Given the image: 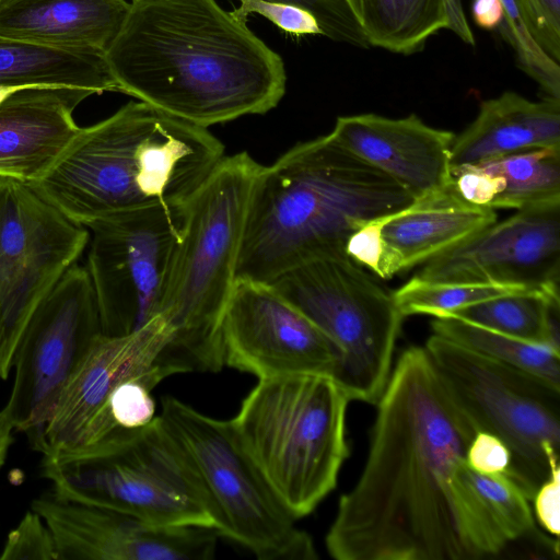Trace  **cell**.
I'll return each instance as SVG.
<instances>
[{
	"label": "cell",
	"instance_id": "obj_20",
	"mask_svg": "<svg viewBox=\"0 0 560 560\" xmlns=\"http://www.w3.org/2000/svg\"><path fill=\"white\" fill-rule=\"evenodd\" d=\"M497 221L494 209L464 200L450 183L381 219L390 277L460 243Z\"/></svg>",
	"mask_w": 560,
	"mask_h": 560
},
{
	"label": "cell",
	"instance_id": "obj_15",
	"mask_svg": "<svg viewBox=\"0 0 560 560\" xmlns=\"http://www.w3.org/2000/svg\"><path fill=\"white\" fill-rule=\"evenodd\" d=\"M560 202L517 210L428 260L427 282L559 292Z\"/></svg>",
	"mask_w": 560,
	"mask_h": 560
},
{
	"label": "cell",
	"instance_id": "obj_33",
	"mask_svg": "<svg viewBox=\"0 0 560 560\" xmlns=\"http://www.w3.org/2000/svg\"><path fill=\"white\" fill-rule=\"evenodd\" d=\"M302 8L317 20L323 36L360 48L370 47L346 0H266Z\"/></svg>",
	"mask_w": 560,
	"mask_h": 560
},
{
	"label": "cell",
	"instance_id": "obj_8",
	"mask_svg": "<svg viewBox=\"0 0 560 560\" xmlns=\"http://www.w3.org/2000/svg\"><path fill=\"white\" fill-rule=\"evenodd\" d=\"M159 416L194 472L213 527L259 560H315L312 537L277 497L230 420L164 396Z\"/></svg>",
	"mask_w": 560,
	"mask_h": 560
},
{
	"label": "cell",
	"instance_id": "obj_40",
	"mask_svg": "<svg viewBox=\"0 0 560 560\" xmlns=\"http://www.w3.org/2000/svg\"><path fill=\"white\" fill-rule=\"evenodd\" d=\"M471 13L475 23L485 30H501L504 12L500 0H474Z\"/></svg>",
	"mask_w": 560,
	"mask_h": 560
},
{
	"label": "cell",
	"instance_id": "obj_10",
	"mask_svg": "<svg viewBox=\"0 0 560 560\" xmlns=\"http://www.w3.org/2000/svg\"><path fill=\"white\" fill-rule=\"evenodd\" d=\"M443 384L476 431L509 448L506 475L533 500L560 452V388L433 334L424 346Z\"/></svg>",
	"mask_w": 560,
	"mask_h": 560
},
{
	"label": "cell",
	"instance_id": "obj_12",
	"mask_svg": "<svg viewBox=\"0 0 560 560\" xmlns=\"http://www.w3.org/2000/svg\"><path fill=\"white\" fill-rule=\"evenodd\" d=\"M183 221L184 205L155 206L86 226L91 233L85 268L103 335H128L160 315Z\"/></svg>",
	"mask_w": 560,
	"mask_h": 560
},
{
	"label": "cell",
	"instance_id": "obj_4",
	"mask_svg": "<svg viewBox=\"0 0 560 560\" xmlns=\"http://www.w3.org/2000/svg\"><path fill=\"white\" fill-rule=\"evenodd\" d=\"M224 156L208 128L129 102L80 127L55 164L28 185L86 228L118 213L185 205Z\"/></svg>",
	"mask_w": 560,
	"mask_h": 560
},
{
	"label": "cell",
	"instance_id": "obj_19",
	"mask_svg": "<svg viewBox=\"0 0 560 560\" xmlns=\"http://www.w3.org/2000/svg\"><path fill=\"white\" fill-rule=\"evenodd\" d=\"M90 90L25 89L0 104V177L31 184L55 164L80 127L73 112Z\"/></svg>",
	"mask_w": 560,
	"mask_h": 560
},
{
	"label": "cell",
	"instance_id": "obj_1",
	"mask_svg": "<svg viewBox=\"0 0 560 560\" xmlns=\"http://www.w3.org/2000/svg\"><path fill=\"white\" fill-rule=\"evenodd\" d=\"M368 459L326 537L336 560H479L508 545L462 474L476 429L425 348L398 358Z\"/></svg>",
	"mask_w": 560,
	"mask_h": 560
},
{
	"label": "cell",
	"instance_id": "obj_32",
	"mask_svg": "<svg viewBox=\"0 0 560 560\" xmlns=\"http://www.w3.org/2000/svg\"><path fill=\"white\" fill-rule=\"evenodd\" d=\"M0 560H58L54 536L32 509L7 536Z\"/></svg>",
	"mask_w": 560,
	"mask_h": 560
},
{
	"label": "cell",
	"instance_id": "obj_29",
	"mask_svg": "<svg viewBox=\"0 0 560 560\" xmlns=\"http://www.w3.org/2000/svg\"><path fill=\"white\" fill-rule=\"evenodd\" d=\"M524 290L488 284L427 282L413 277L393 296L404 317L416 314L439 317L487 299Z\"/></svg>",
	"mask_w": 560,
	"mask_h": 560
},
{
	"label": "cell",
	"instance_id": "obj_41",
	"mask_svg": "<svg viewBox=\"0 0 560 560\" xmlns=\"http://www.w3.org/2000/svg\"><path fill=\"white\" fill-rule=\"evenodd\" d=\"M13 428L7 416L0 411V469L4 465L9 450L13 443Z\"/></svg>",
	"mask_w": 560,
	"mask_h": 560
},
{
	"label": "cell",
	"instance_id": "obj_17",
	"mask_svg": "<svg viewBox=\"0 0 560 560\" xmlns=\"http://www.w3.org/2000/svg\"><path fill=\"white\" fill-rule=\"evenodd\" d=\"M50 529L58 560H208L219 534L205 526H161L52 491L32 502Z\"/></svg>",
	"mask_w": 560,
	"mask_h": 560
},
{
	"label": "cell",
	"instance_id": "obj_21",
	"mask_svg": "<svg viewBox=\"0 0 560 560\" xmlns=\"http://www.w3.org/2000/svg\"><path fill=\"white\" fill-rule=\"evenodd\" d=\"M129 10L126 0H4L0 4V35L105 54Z\"/></svg>",
	"mask_w": 560,
	"mask_h": 560
},
{
	"label": "cell",
	"instance_id": "obj_36",
	"mask_svg": "<svg viewBox=\"0 0 560 560\" xmlns=\"http://www.w3.org/2000/svg\"><path fill=\"white\" fill-rule=\"evenodd\" d=\"M383 218V217H382ZM363 222L348 238L346 255L377 277L389 279L386 249L381 237V219Z\"/></svg>",
	"mask_w": 560,
	"mask_h": 560
},
{
	"label": "cell",
	"instance_id": "obj_37",
	"mask_svg": "<svg viewBox=\"0 0 560 560\" xmlns=\"http://www.w3.org/2000/svg\"><path fill=\"white\" fill-rule=\"evenodd\" d=\"M452 185L467 202L491 208L504 188L503 178L481 165H465L451 168Z\"/></svg>",
	"mask_w": 560,
	"mask_h": 560
},
{
	"label": "cell",
	"instance_id": "obj_3",
	"mask_svg": "<svg viewBox=\"0 0 560 560\" xmlns=\"http://www.w3.org/2000/svg\"><path fill=\"white\" fill-rule=\"evenodd\" d=\"M416 199L330 133L299 142L255 183L236 280L270 283L307 261L341 255L363 223Z\"/></svg>",
	"mask_w": 560,
	"mask_h": 560
},
{
	"label": "cell",
	"instance_id": "obj_9",
	"mask_svg": "<svg viewBox=\"0 0 560 560\" xmlns=\"http://www.w3.org/2000/svg\"><path fill=\"white\" fill-rule=\"evenodd\" d=\"M336 346L331 378L349 400L376 404L404 316L393 293L346 254L314 259L270 282Z\"/></svg>",
	"mask_w": 560,
	"mask_h": 560
},
{
	"label": "cell",
	"instance_id": "obj_16",
	"mask_svg": "<svg viewBox=\"0 0 560 560\" xmlns=\"http://www.w3.org/2000/svg\"><path fill=\"white\" fill-rule=\"evenodd\" d=\"M172 337L173 329L162 315L125 336H98L31 444L33 448L48 455L95 446L102 436L105 407L113 389L130 377L159 369L155 362Z\"/></svg>",
	"mask_w": 560,
	"mask_h": 560
},
{
	"label": "cell",
	"instance_id": "obj_7",
	"mask_svg": "<svg viewBox=\"0 0 560 560\" xmlns=\"http://www.w3.org/2000/svg\"><path fill=\"white\" fill-rule=\"evenodd\" d=\"M40 472L66 500L161 526L214 529L201 488L159 416L95 447L43 455Z\"/></svg>",
	"mask_w": 560,
	"mask_h": 560
},
{
	"label": "cell",
	"instance_id": "obj_44",
	"mask_svg": "<svg viewBox=\"0 0 560 560\" xmlns=\"http://www.w3.org/2000/svg\"><path fill=\"white\" fill-rule=\"evenodd\" d=\"M132 1H140V0H132Z\"/></svg>",
	"mask_w": 560,
	"mask_h": 560
},
{
	"label": "cell",
	"instance_id": "obj_38",
	"mask_svg": "<svg viewBox=\"0 0 560 560\" xmlns=\"http://www.w3.org/2000/svg\"><path fill=\"white\" fill-rule=\"evenodd\" d=\"M559 452L548 448L547 457L550 465L549 478L538 488L533 500L535 514L540 525L551 535L558 536L559 501H560V466Z\"/></svg>",
	"mask_w": 560,
	"mask_h": 560
},
{
	"label": "cell",
	"instance_id": "obj_43",
	"mask_svg": "<svg viewBox=\"0 0 560 560\" xmlns=\"http://www.w3.org/2000/svg\"><path fill=\"white\" fill-rule=\"evenodd\" d=\"M4 0H0V4L3 2Z\"/></svg>",
	"mask_w": 560,
	"mask_h": 560
},
{
	"label": "cell",
	"instance_id": "obj_27",
	"mask_svg": "<svg viewBox=\"0 0 560 560\" xmlns=\"http://www.w3.org/2000/svg\"><path fill=\"white\" fill-rule=\"evenodd\" d=\"M479 165L504 182L491 209L523 210L560 202V147L524 151Z\"/></svg>",
	"mask_w": 560,
	"mask_h": 560
},
{
	"label": "cell",
	"instance_id": "obj_6",
	"mask_svg": "<svg viewBox=\"0 0 560 560\" xmlns=\"http://www.w3.org/2000/svg\"><path fill=\"white\" fill-rule=\"evenodd\" d=\"M349 401L328 375L264 378L230 420L245 451L296 520L311 514L337 485L349 456Z\"/></svg>",
	"mask_w": 560,
	"mask_h": 560
},
{
	"label": "cell",
	"instance_id": "obj_31",
	"mask_svg": "<svg viewBox=\"0 0 560 560\" xmlns=\"http://www.w3.org/2000/svg\"><path fill=\"white\" fill-rule=\"evenodd\" d=\"M504 12L501 35L516 52L518 66L534 79L548 97L560 100V65L532 37L514 0H500Z\"/></svg>",
	"mask_w": 560,
	"mask_h": 560
},
{
	"label": "cell",
	"instance_id": "obj_13",
	"mask_svg": "<svg viewBox=\"0 0 560 560\" xmlns=\"http://www.w3.org/2000/svg\"><path fill=\"white\" fill-rule=\"evenodd\" d=\"M102 334L90 275L77 262L38 305L15 350L14 380L2 411L14 431L27 434L31 444Z\"/></svg>",
	"mask_w": 560,
	"mask_h": 560
},
{
	"label": "cell",
	"instance_id": "obj_5",
	"mask_svg": "<svg viewBox=\"0 0 560 560\" xmlns=\"http://www.w3.org/2000/svg\"><path fill=\"white\" fill-rule=\"evenodd\" d=\"M260 168L246 152L225 155L184 205L160 313L173 329L155 362L164 377L224 365L221 324Z\"/></svg>",
	"mask_w": 560,
	"mask_h": 560
},
{
	"label": "cell",
	"instance_id": "obj_30",
	"mask_svg": "<svg viewBox=\"0 0 560 560\" xmlns=\"http://www.w3.org/2000/svg\"><path fill=\"white\" fill-rule=\"evenodd\" d=\"M164 378L162 372L155 369L119 383L107 400L102 436L95 446L122 431L149 424L155 418V402L151 392Z\"/></svg>",
	"mask_w": 560,
	"mask_h": 560
},
{
	"label": "cell",
	"instance_id": "obj_25",
	"mask_svg": "<svg viewBox=\"0 0 560 560\" xmlns=\"http://www.w3.org/2000/svg\"><path fill=\"white\" fill-rule=\"evenodd\" d=\"M443 316L559 350V292L518 291L487 299Z\"/></svg>",
	"mask_w": 560,
	"mask_h": 560
},
{
	"label": "cell",
	"instance_id": "obj_18",
	"mask_svg": "<svg viewBox=\"0 0 560 560\" xmlns=\"http://www.w3.org/2000/svg\"><path fill=\"white\" fill-rule=\"evenodd\" d=\"M330 136L370 163L416 200L444 188L451 180V149L455 135L427 125L415 114L388 118L376 114L340 116Z\"/></svg>",
	"mask_w": 560,
	"mask_h": 560
},
{
	"label": "cell",
	"instance_id": "obj_42",
	"mask_svg": "<svg viewBox=\"0 0 560 560\" xmlns=\"http://www.w3.org/2000/svg\"><path fill=\"white\" fill-rule=\"evenodd\" d=\"M25 90L20 86L0 84V104L18 91Z\"/></svg>",
	"mask_w": 560,
	"mask_h": 560
},
{
	"label": "cell",
	"instance_id": "obj_23",
	"mask_svg": "<svg viewBox=\"0 0 560 560\" xmlns=\"http://www.w3.org/2000/svg\"><path fill=\"white\" fill-rule=\"evenodd\" d=\"M369 46L390 52L421 51L429 37L451 30L466 44L475 38L460 0H346Z\"/></svg>",
	"mask_w": 560,
	"mask_h": 560
},
{
	"label": "cell",
	"instance_id": "obj_14",
	"mask_svg": "<svg viewBox=\"0 0 560 560\" xmlns=\"http://www.w3.org/2000/svg\"><path fill=\"white\" fill-rule=\"evenodd\" d=\"M224 365L259 380L332 376L339 353L329 338L273 285L236 280L224 310Z\"/></svg>",
	"mask_w": 560,
	"mask_h": 560
},
{
	"label": "cell",
	"instance_id": "obj_39",
	"mask_svg": "<svg viewBox=\"0 0 560 560\" xmlns=\"http://www.w3.org/2000/svg\"><path fill=\"white\" fill-rule=\"evenodd\" d=\"M466 462L478 472H506L511 463V454L500 439L490 433L478 431L468 446Z\"/></svg>",
	"mask_w": 560,
	"mask_h": 560
},
{
	"label": "cell",
	"instance_id": "obj_28",
	"mask_svg": "<svg viewBox=\"0 0 560 560\" xmlns=\"http://www.w3.org/2000/svg\"><path fill=\"white\" fill-rule=\"evenodd\" d=\"M462 474L493 525L510 542L534 530V517L523 490L505 474H482L465 460Z\"/></svg>",
	"mask_w": 560,
	"mask_h": 560
},
{
	"label": "cell",
	"instance_id": "obj_11",
	"mask_svg": "<svg viewBox=\"0 0 560 560\" xmlns=\"http://www.w3.org/2000/svg\"><path fill=\"white\" fill-rule=\"evenodd\" d=\"M89 242L88 228L28 184L0 177V380L32 315Z\"/></svg>",
	"mask_w": 560,
	"mask_h": 560
},
{
	"label": "cell",
	"instance_id": "obj_26",
	"mask_svg": "<svg viewBox=\"0 0 560 560\" xmlns=\"http://www.w3.org/2000/svg\"><path fill=\"white\" fill-rule=\"evenodd\" d=\"M433 334L491 360L530 373L560 388V352L472 323L440 316L431 322Z\"/></svg>",
	"mask_w": 560,
	"mask_h": 560
},
{
	"label": "cell",
	"instance_id": "obj_24",
	"mask_svg": "<svg viewBox=\"0 0 560 560\" xmlns=\"http://www.w3.org/2000/svg\"><path fill=\"white\" fill-rule=\"evenodd\" d=\"M0 84L119 92L104 52L33 44L0 35Z\"/></svg>",
	"mask_w": 560,
	"mask_h": 560
},
{
	"label": "cell",
	"instance_id": "obj_22",
	"mask_svg": "<svg viewBox=\"0 0 560 560\" xmlns=\"http://www.w3.org/2000/svg\"><path fill=\"white\" fill-rule=\"evenodd\" d=\"M560 147V100L529 101L515 92L480 104L475 120L454 137L451 168Z\"/></svg>",
	"mask_w": 560,
	"mask_h": 560
},
{
	"label": "cell",
	"instance_id": "obj_2",
	"mask_svg": "<svg viewBox=\"0 0 560 560\" xmlns=\"http://www.w3.org/2000/svg\"><path fill=\"white\" fill-rule=\"evenodd\" d=\"M104 55L120 93L205 128L285 94L280 55L215 0L131 1Z\"/></svg>",
	"mask_w": 560,
	"mask_h": 560
},
{
	"label": "cell",
	"instance_id": "obj_34",
	"mask_svg": "<svg viewBox=\"0 0 560 560\" xmlns=\"http://www.w3.org/2000/svg\"><path fill=\"white\" fill-rule=\"evenodd\" d=\"M231 13L243 22H247L250 14L261 15L281 31L295 36L323 35L319 24L312 13L287 3L266 0H240V7Z\"/></svg>",
	"mask_w": 560,
	"mask_h": 560
},
{
	"label": "cell",
	"instance_id": "obj_35",
	"mask_svg": "<svg viewBox=\"0 0 560 560\" xmlns=\"http://www.w3.org/2000/svg\"><path fill=\"white\" fill-rule=\"evenodd\" d=\"M535 42L560 61V0H514Z\"/></svg>",
	"mask_w": 560,
	"mask_h": 560
}]
</instances>
